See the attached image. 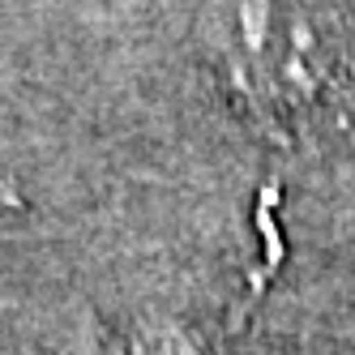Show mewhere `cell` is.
<instances>
[{
  "mask_svg": "<svg viewBox=\"0 0 355 355\" xmlns=\"http://www.w3.org/2000/svg\"><path fill=\"white\" fill-rule=\"evenodd\" d=\"M210 52L248 116L304 133L351 86V35L338 0H214Z\"/></svg>",
  "mask_w": 355,
  "mask_h": 355,
  "instance_id": "cell-1",
  "label": "cell"
}]
</instances>
